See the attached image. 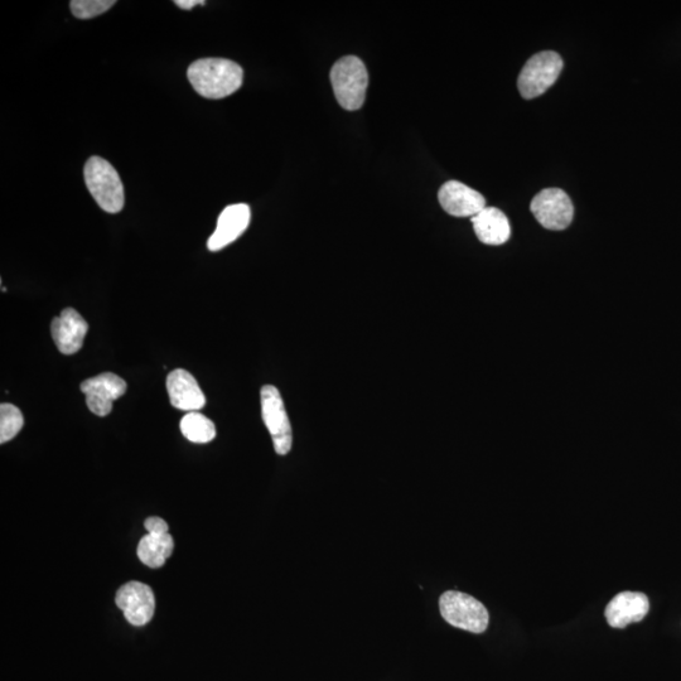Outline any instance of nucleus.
Here are the masks:
<instances>
[{
	"label": "nucleus",
	"mask_w": 681,
	"mask_h": 681,
	"mask_svg": "<svg viewBox=\"0 0 681 681\" xmlns=\"http://www.w3.org/2000/svg\"><path fill=\"white\" fill-rule=\"evenodd\" d=\"M187 77L202 98L224 99L241 88L244 71L234 61L202 59L188 67Z\"/></svg>",
	"instance_id": "nucleus-1"
},
{
	"label": "nucleus",
	"mask_w": 681,
	"mask_h": 681,
	"mask_svg": "<svg viewBox=\"0 0 681 681\" xmlns=\"http://www.w3.org/2000/svg\"><path fill=\"white\" fill-rule=\"evenodd\" d=\"M84 176L86 187L96 204L109 214H118L123 210L125 195L122 180L117 169L101 157H91L85 164Z\"/></svg>",
	"instance_id": "nucleus-2"
},
{
	"label": "nucleus",
	"mask_w": 681,
	"mask_h": 681,
	"mask_svg": "<svg viewBox=\"0 0 681 681\" xmlns=\"http://www.w3.org/2000/svg\"><path fill=\"white\" fill-rule=\"evenodd\" d=\"M331 82L342 108L349 111L361 109L369 86V74L359 57L346 56L338 60L331 70Z\"/></svg>",
	"instance_id": "nucleus-3"
},
{
	"label": "nucleus",
	"mask_w": 681,
	"mask_h": 681,
	"mask_svg": "<svg viewBox=\"0 0 681 681\" xmlns=\"http://www.w3.org/2000/svg\"><path fill=\"white\" fill-rule=\"evenodd\" d=\"M439 610L449 625L457 629L482 634L489 626L487 608L470 594L448 591L439 598Z\"/></svg>",
	"instance_id": "nucleus-4"
},
{
	"label": "nucleus",
	"mask_w": 681,
	"mask_h": 681,
	"mask_svg": "<svg viewBox=\"0 0 681 681\" xmlns=\"http://www.w3.org/2000/svg\"><path fill=\"white\" fill-rule=\"evenodd\" d=\"M559 53L544 51L536 53L521 70L518 88L524 99H535L543 95L558 80L563 70Z\"/></svg>",
	"instance_id": "nucleus-5"
},
{
	"label": "nucleus",
	"mask_w": 681,
	"mask_h": 681,
	"mask_svg": "<svg viewBox=\"0 0 681 681\" xmlns=\"http://www.w3.org/2000/svg\"><path fill=\"white\" fill-rule=\"evenodd\" d=\"M260 404L263 422L272 436L275 452L286 456L292 449L293 432L282 395L275 386L265 385L260 391Z\"/></svg>",
	"instance_id": "nucleus-6"
},
{
	"label": "nucleus",
	"mask_w": 681,
	"mask_h": 681,
	"mask_svg": "<svg viewBox=\"0 0 681 681\" xmlns=\"http://www.w3.org/2000/svg\"><path fill=\"white\" fill-rule=\"evenodd\" d=\"M530 209L539 224L548 230H565L573 221L572 200L560 188H547L539 192L531 201Z\"/></svg>",
	"instance_id": "nucleus-7"
},
{
	"label": "nucleus",
	"mask_w": 681,
	"mask_h": 681,
	"mask_svg": "<svg viewBox=\"0 0 681 681\" xmlns=\"http://www.w3.org/2000/svg\"><path fill=\"white\" fill-rule=\"evenodd\" d=\"M127 388L125 380L113 373L100 374L80 385L82 393L86 395V405L98 417L109 415L113 403L127 393Z\"/></svg>",
	"instance_id": "nucleus-8"
},
{
	"label": "nucleus",
	"mask_w": 681,
	"mask_h": 681,
	"mask_svg": "<svg viewBox=\"0 0 681 681\" xmlns=\"http://www.w3.org/2000/svg\"><path fill=\"white\" fill-rule=\"evenodd\" d=\"M115 602L133 626L147 625L156 611L152 588L140 582H129L120 587Z\"/></svg>",
	"instance_id": "nucleus-9"
},
{
	"label": "nucleus",
	"mask_w": 681,
	"mask_h": 681,
	"mask_svg": "<svg viewBox=\"0 0 681 681\" xmlns=\"http://www.w3.org/2000/svg\"><path fill=\"white\" fill-rule=\"evenodd\" d=\"M88 331V322L74 308H65L59 317L53 318L51 325L53 342L64 355L79 352Z\"/></svg>",
	"instance_id": "nucleus-10"
},
{
	"label": "nucleus",
	"mask_w": 681,
	"mask_h": 681,
	"mask_svg": "<svg viewBox=\"0 0 681 681\" xmlns=\"http://www.w3.org/2000/svg\"><path fill=\"white\" fill-rule=\"evenodd\" d=\"M439 204L454 217H475L486 209L485 197L458 181L444 183L438 192Z\"/></svg>",
	"instance_id": "nucleus-11"
},
{
	"label": "nucleus",
	"mask_w": 681,
	"mask_h": 681,
	"mask_svg": "<svg viewBox=\"0 0 681 681\" xmlns=\"http://www.w3.org/2000/svg\"><path fill=\"white\" fill-rule=\"evenodd\" d=\"M167 391L172 407L182 412H198L205 407L206 396L193 375L183 369L173 370L167 378Z\"/></svg>",
	"instance_id": "nucleus-12"
},
{
	"label": "nucleus",
	"mask_w": 681,
	"mask_h": 681,
	"mask_svg": "<svg viewBox=\"0 0 681 681\" xmlns=\"http://www.w3.org/2000/svg\"><path fill=\"white\" fill-rule=\"evenodd\" d=\"M251 219L250 207L245 204L227 206L221 212L215 233L211 235L207 248L219 251L233 244L248 229Z\"/></svg>",
	"instance_id": "nucleus-13"
},
{
	"label": "nucleus",
	"mask_w": 681,
	"mask_h": 681,
	"mask_svg": "<svg viewBox=\"0 0 681 681\" xmlns=\"http://www.w3.org/2000/svg\"><path fill=\"white\" fill-rule=\"evenodd\" d=\"M649 610V598L644 593L622 592L608 603L605 615L613 629H625L632 622L644 620Z\"/></svg>",
	"instance_id": "nucleus-14"
},
{
	"label": "nucleus",
	"mask_w": 681,
	"mask_h": 681,
	"mask_svg": "<svg viewBox=\"0 0 681 681\" xmlns=\"http://www.w3.org/2000/svg\"><path fill=\"white\" fill-rule=\"evenodd\" d=\"M475 234L481 243L492 246L505 244L511 236V226L504 212L496 207H486L471 219Z\"/></svg>",
	"instance_id": "nucleus-15"
},
{
	"label": "nucleus",
	"mask_w": 681,
	"mask_h": 681,
	"mask_svg": "<svg viewBox=\"0 0 681 681\" xmlns=\"http://www.w3.org/2000/svg\"><path fill=\"white\" fill-rule=\"evenodd\" d=\"M175 549V542L169 534L144 536L138 545L140 562L147 567L157 569L163 567Z\"/></svg>",
	"instance_id": "nucleus-16"
},
{
	"label": "nucleus",
	"mask_w": 681,
	"mask_h": 681,
	"mask_svg": "<svg viewBox=\"0 0 681 681\" xmlns=\"http://www.w3.org/2000/svg\"><path fill=\"white\" fill-rule=\"evenodd\" d=\"M180 428L183 437L192 443H210L216 437L215 424L198 412L187 413L181 420Z\"/></svg>",
	"instance_id": "nucleus-17"
},
{
	"label": "nucleus",
	"mask_w": 681,
	"mask_h": 681,
	"mask_svg": "<svg viewBox=\"0 0 681 681\" xmlns=\"http://www.w3.org/2000/svg\"><path fill=\"white\" fill-rule=\"evenodd\" d=\"M24 425L21 410L16 405L3 403L0 405V443L12 441Z\"/></svg>",
	"instance_id": "nucleus-18"
},
{
	"label": "nucleus",
	"mask_w": 681,
	"mask_h": 681,
	"mask_svg": "<svg viewBox=\"0 0 681 681\" xmlns=\"http://www.w3.org/2000/svg\"><path fill=\"white\" fill-rule=\"evenodd\" d=\"M115 0H72L70 3L72 14L79 19H91L109 11Z\"/></svg>",
	"instance_id": "nucleus-19"
},
{
	"label": "nucleus",
	"mask_w": 681,
	"mask_h": 681,
	"mask_svg": "<svg viewBox=\"0 0 681 681\" xmlns=\"http://www.w3.org/2000/svg\"><path fill=\"white\" fill-rule=\"evenodd\" d=\"M144 526H146V529L148 531V534L152 535H164L168 534V524L166 521H164L161 518H149L146 520V523H144Z\"/></svg>",
	"instance_id": "nucleus-20"
},
{
	"label": "nucleus",
	"mask_w": 681,
	"mask_h": 681,
	"mask_svg": "<svg viewBox=\"0 0 681 681\" xmlns=\"http://www.w3.org/2000/svg\"><path fill=\"white\" fill-rule=\"evenodd\" d=\"M177 7H180L181 9H185V11H190L193 7L197 6V4H201V6H205V2H198V0H176L175 2Z\"/></svg>",
	"instance_id": "nucleus-21"
}]
</instances>
